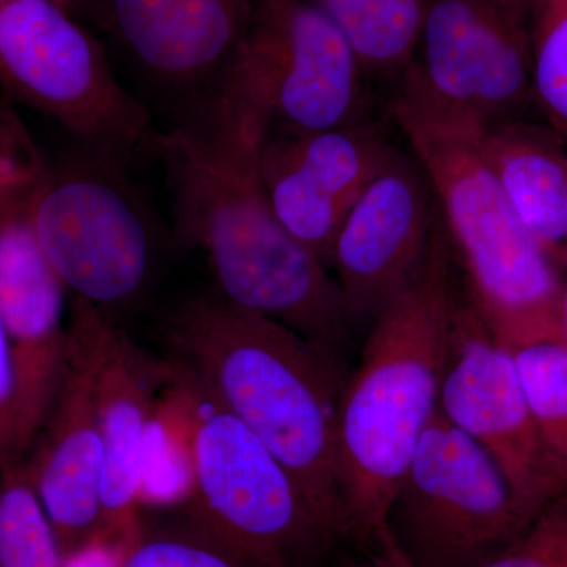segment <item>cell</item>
I'll return each mask as SVG.
<instances>
[{
  "instance_id": "277c9868",
  "label": "cell",
  "mask_w": 567,
  "mask_h": 567,
  "mask_svg": "<svg viewBox=\"0 0 567 567\" xmlns=\"http://www.w3.org/2000/svg\"><path fill=\"white\" fill-rule=\"evenodd\" d=\"M391 114L431 185L466 298L507 349L559 339L563 279L481 152L480 123L395 92Z\"/></svg>"
},
{
  "instance_id": "44dd1931",
  "label": "cell",
  "mask_w": 567,
  "mask_h": 567,
  "mask_svg": "<svg viewBox=\"0 0 567 567\" xmlns=\"http://www.w3.org/2000/svg\"><path fill=\"white\" fill-rule=\"evenodd\" d=\"M65 555L24 461L0 470V567H63Z\"/></svg>"
},
{
  "instance_id": "d4e9b609",
  "label": "cell",
  "mask_w": 567,
  "mask_h": 567,
  "mask_svg": "<svg viewBox=\"0 0 567 567\" xmlns=\"http://www.w3.org/2000/svg\"><path fill=\"white\" fill-rule=\"evenodd\" d=\"M480 567H567V502L548 507Z\"/></svg>"
},
{
  "instance_id": "9a60e30c",
  "label": "cell",
  "mask_w": 567,
  "mask_h": 567,
  "mask_svg": "<svg viewBox=\"0 0 567 567\" xmlns=\"http://www.w3.org/2000/svg\"><path fill=\"white\" fill-rule=\"evenodd\" d=\"M257 0H80L114 47L153 84L203 104L240 47Z\"/></svg>"
},
{
  "instance_id": "3957f363",
  "label": "cell",
  "mask_w": 567,
  "mask_h": 567,
  "mask_svg": "<svg viewBox=\"0 0 567 567\" xmlns=\"http://www.w3.org/2000/svg\"><path fill=\"white\" fill-rule=\"evenodd\" d=\"M464 297L442 223L423 276L365 331L339 398V486L354 544L385 533L388 505L439 409Z\"/></svg>"
},
{
  "instance_id": "ac0fdd59",
  "label": "cell",
  "mask_w": 567,
  "mask_h": 567,
  "mask_svg": "<svg viewBox=\"0 0 567 567\" xmlns=\"http://www.w3.org/2000/svg\"><path fill=\"white\" fill-rule=\"evenodd\" d=\"M481 152L525 229L566 276V142L548 125L516 118L483 130Z\"/></svg>"
},
{
  "instance_id": "6da1fadb",
  "label": "cell",
  "mask_w": 567,
  "mask_h": 567,
  "mask_svg": "<svg viewBox=\"0 0 567 567\" xmlns=\"http://www.w3.org/2000/svg\"><path fill=\"white\" fill-rule=\"evenodd\" d=\"M257 148L238 133L204 136L175 126L155 134L151 151L166 171L175 235L204 257L224 300L290 328L350 374L357 338L341 289L276 216Z\"/></svg>"
},
{
  "instance_id": "8992f818",
  "label": "cell",
  "mask_w": 567,
  "mask_h": 567,
  "mask_svg": "<svg viewBox=\"0 0 567 567\" xmlns=\"http://www.w3.org/2000/svg\"><path fill=\"white\" fill-rule=\"evenodd\" d=\"M192 380L194 484L186 516L251 567H312L350 543L282 462Z\"/></svg>"
},
{
  "instance_id": "8fae6325",
  "label": "cell",
  "mask_w": 567,
  "mask_h": 567,
  "mask_svg": "<svg viewBox=\"0 0 567 567\" xmlns=\"http://www.w3.org/2000/svg\"><path fill=\"white\" fill-rule=\"evenodd\" d=\"M439 410L494 458L529 520L567 502V483L537 431L513 353L496 341L466 295Z\"/></svg>"
},
{
  "instance_id": "f1b7e54d",
  "label": "cell",
  "mask_w": 567,
  "mask_h": 567,
  "mask_svg": "<svg viewBox=\"0 0 567 567\" xmlns=\"http://www.w3.org/2000/svg\"><path fill=\"white\" fill-rule=\"evenodd\" d=\"M558 331L559 339L567 347V275L563 279L561 297H559Z\"/></svg>"
},
{
  "instance_id": "2e32d148",
  "label": "cell",
  "mask_w": 567,
  "mask_h": 567,
  "mask_svg": "<svg viewBox=\"0 0 567 567\" xmlns=\"http://www.w3.org/2000/svg\"><path fill=\"white\" fill-rule=\"evenodd\" d=\"M35 183L0 205V317L17 364L18 440L24 458L69 371L66 287L32 227L29 203Z\"/></svg>"
},
{
  "instance_id": "603a6c76",
  "label": "cell",
  "mask_w": 567,
  "mask_h": 567,
  "mask_svg": "<svg viewBox=\"0 0 567 567\" xmlns=\"http://www.w3.org/2000/svg\"><path fill=\"white\" fill-rule=\"evenodd\" d=\"M525 9L535 104L567 145V0H525Z\"/></svg>"
},
{
  "instance_id": "484cf974",
  "label": "cell",
  "mask_w": 567,
  "mask_h": 567,
  "mask_svg": "<svg viewBox=\"0 0 567 567\" xmlns=\"http://www.w3.org/2000/svg\"><path fill=\"white\" fill-rule=\"evenodd\" d=\"M47 169L35 142L6 100H0V205L29 188Z\"/></svg>"
},
{
  "instance_id": "4316f807",
  "label": "cell",
  "mask_w": 567,
  "mask_h": 567,
  "mask_svg": "<svg viewBox=\"0 0 567 567\" xmlns=\"http://www.w3.org/2000/svg\"><path fill=\"white\" fill-rule=\"evenodd\" d=\"M24 461L18 440V377L13 349L0 317V470Z\"/></svg>"
},
{
  "instance_id": "30bf717a",
  "label": "cell",
  "mask_w": 567,
  "mask_h": 567,
  "mask_svg": "<svg viewBox=\"0 0 567 567\" xmlns=\"http://www.w3.org/2000/svg\"><path fill=\"white\" fill-rule=\"evenodd\" d=\"M525 11L513 0H432L395 92L484 128L525 118L535 104Z\"/></svg>"
},
{
  "instance_id": "4dcf8cb0",
  "label": "cell",
  "mask_w": 567,
  "mask_h": 567,
  "mask_svg": "<svg viewBox=\"0 0 567 567\" xmlns=\"http://www.w3.org/2000/svg\"><path fill=\"white\" fill-rule=\"evenodd\" d=\"M513 2L522 3V6H525V0H513Z\"/></svg>"
},
{
  "instance_id": "7c38bea8",
  "label": "cell",
  "mask_w": 567,
  "mask_h": 567,
  "mask_svg": "<svg viewBox=\"0 0 567 567\" xmlns=\"http://www.w3.org/2000/svg\"><path fill=\"white\" fill-rule=\"evenodd\" d=\"M442 216L413 156L395 151L347 215L331 256L354 338L423 276Z\"/></svg>"
},
{
  "instance_id": "f546056e",
  "label": "cell",
  "mask_w": 567,
  "mask_h": 567,
  "mask_svg": "<svg viewBox=\"0 0 567 567\" xmlns=\"http://www.w3.org/2000/svg\"><path fill=\"white\" fill-rule=\"evenodd\" d=\"M10 2V0H0V3ZM54 2L61 3L71 13H78V7H80V0H54Z\"/></svg>"
},
{
  "instance_id": "9c48e42d",
  "label": "cell",
  "mask_w": 567,
  "mask_h": 567,
  "mask_svg": "<svg viewBox=\"0 0 567 567\" xmlns=\"http://www.w3.org/2000/svg\"><path fill=\"white\" fill-rule=\"evenodd\" d=\"M532 524L494 458L436 409L388 505L395 550L412 567H480Z\"/></svg>"
},
{
  "instance_id": "7402d4cb",
  "label": "cell",
  "mask_w": 567,
  "mask_h": 567,
  "mask_svg": "<svg viewBox=\"0 0 567 567\" xmlns=\"http://www.w3.org/2000/svg\"><path fill=\"white\" fill-rule=\"evenodd\" d=\"M509 350L544 446L567 483V347L546 339Z\"/></svg>"
},
{
  "instance_id": "ba28073f",
  "label": "cell",
  "mask_w": 567,
  "mask_h": 567,
  "mask_svg": "<svg viewBox=\"0 0 567 567\" xmlns=\"http://www.w3.org/2000/svg\"><path fill=\"white\" fill-rule=\"evenodd\" d=\"M0 92L58 122L89 152L125 164L156 134L100 41L54 0L0 3Z\"/></svg>"
},
{
  "instance_id": "d6986e66",
  "label": "cell",
  "mask_w": 567,
  "mask_h": 567,
  "mask_svg": "<svg viewBox=\"0 0 567 567\" xmlns=\"http://www.w3.org/2000/svg\"><path fill=\"white\" fill-rule=\"evenodd\" d=\"M173 363V375L156 398L145 434L142 511L185 506L193 492L196 393L192 377Z\"/></svg>"
},
{
  "instance_id": "83f0119b",
  "label": "cell",
  "mask_w": 567,
  "mask_h": 567,
  "mask_svg": "<svg viewBox=\"0 0 567 567\" xmlns=\"http://www.w3.org/2000/svg\"><path fill=\"white\" fill-rule=\"evenodd\" d=\"M358 557L349 561L331 565V555L319 565L312 567H412L405 558L395 550L386 533L371 543L357 544Z\"/></svg>"
},
{
  "instance_id": "e0dca14e",
  "label": "cell",
  "mask_w": 567,
  "mask_h": 567,
  "mask_svg": "<svg viewBox=\"0 0 567 567\" xmlns=\"http://www.w3.org/2000/svg\"><path fill=\"white\" fill-rule=\"evenodd\" d=\"M24 464L65 558L103 540L102 431L91 368L70 334L65 382Z\"/></svg>"
},
{
  "instance_id": "7a4b0ae2",
  "label": "cell",
  "mask_w": 567,
  "mask_h": 567,
  "mask_svg": "<svg viewBox=\"0 0 567 567\" xmlns=\"http://www.w3.org/2000/svg\"><path fill=\"white\" fill-rule=\"evenodd\" d=\"M163 327L175 363L282 462L316 509L350 539L336 445L349 374L290 328L215 290L183 298Z\"/></svg>"
},
{
  "instance_id": "4fadbf2b",
  "label": "cell",
  "mask_w": 567,
  "mask_h": 567,
  "mask_svg": "<svg viewBox=\"0 0 567 567\" xmlns=\"http://www.w3.org/2000/svg\"><path fill=\"white\" fill-rule=\"evenodd\" d=\"M66 330L91 368L103 440L102 537L118 548L142 524L141 475L153 405L174 371L110 316L74 298Z\"/></svg>"
},
{
  "instance_id": "5bb4252c",
  "label": "cell",
  "mask_w": 567,
  "mask_h": 567,
  "mask_svg": "<svg viewBox=\"0 0 567 567\" xmlns=\"http://www.w3.org/2000/svg\"><path fill=\"white\" fill-rule=\"evenodd\" d=\"M395 151L371 121L268 134L257 148V173L282 226L330 268L347 215Z\"/></svg>"
},
{
  "instance_id": "cb8c5ba5",
  "label": "cell",
  "mask_w": 567,
  "mask_h": 567,
  "mask_svg": "<svg viewBox=\"0 0 567 567\" xmlns=\"http://www.w3.org/2000/svg\"><path fill=\"white\" fill-rule=\"evenodd\" d=\"M117 567H251L233 548L186 516L178 524L145 525L117 548Z\"/></svg>"
},
{
  "instance_id": "ffe728a7",
  "label": "cell",
  "mask_w": 567,
  "mask_h": 567,
  "mask_svg": "<svg viewBox=\"0 0 567 567\" xmlns=\"http://www.w3.org/2000/svg\"><path fill=\"white\" fill-rule=\"evenodd\" d=\"M344 37L365 74L399 80L415 55L432 0H309Z\"/></svg>"
},
{
  "instance_id": "5b68a950",
  "label": "cell",
  "mask_w": 567,
  "mask_h": 567,
  "mask_svg": "<svg viewBox=\"0 0 567 567\" xmlns=\"http://www.w3.org/2000/svg\"><path fill=\"white\" fill-rule=\"evenodd\" d=\"M363 66L309 0H257L251 22L203 125L262 142L369 121Z\"/></svg>"
},
{
  "instance_id": "52a82bcc",
  "label": "cell",
  "mask_w": 567,
  "mask_h": 567,
  "mask_svg": "<svg viewBox=\"0 0 567 567\" xmlns=\"http://www.w3.org/2000/svg\"><path fill=\"white\" fill-rule=\"evenodd\" d=\"M29 213L41 248L76 298L104 315L136 305L151 289L163 234L125 163L89 152L47 166Z\"/></svg>"
}]
</instances>
